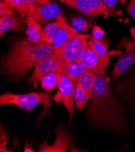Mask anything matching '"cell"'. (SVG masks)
Returning <instances> with one entry per match:
<instances>
[{
    "label": "cell",
    "instance_id": "cell-1",
    "mask_svg": "<svg viewBox=\"0 0 135 152\" xmlns=\"http://www.w3.org/2000/svg\"><path fill=\"white\" fill-rule=\"evenodd\" d=\"M85 112L88 121L96 127L119 133L126 132L124 109L113 94L106 75H96Z\"/></svg>",
    "mask_w": 135,
    "mask_h": 152
},
{
    "label": "cell",
    "instance_id": "cell-2",
    "mask_svg": "<svg viewBox=\"0 0 135 152\" xmlns=\"http://www.w3.org/2000/svg\"><path fill=\"white\" fill-rule=\"evenodd\" d=\"M54 52L53 45L42 41L32 43L28 39L17 40L3 60V73L11 80H20L41 60Z\"/></svg>",
    "mask_w": 135,
    "mask_h": 152
},
{
    "label": "cell",
    "instance_id": "cell-3",
    "mask_svg": "<svg viewBox=\"0 0 135 152\" xmlns=\"http://www.w3.org/2000/svg\"><path fill=\"white\" fill-rule=\"evenodd\" d=\"M42 104L45 109L50 104V95L47 92H31L28 94H14L6 92L0 97V105H15L31 112L37 105Z\"/></svg>",
    "mask_w": 135,
    "mask_h": 152
},
{
    "label": "cell",
    "instance_id": "cell-4",
    "mask_svg": "<svg viewBox=\"0 0 135 152\" xmlns=\"http://www.w3.org/2000/svg\"><path fill=\"white\" fill-rule=\"evenodd\" d=\"M67 63L61 51L55 50L53 54L44 58L36 64L27 83L36 87L38 81H41L45 75L53 72L62 73Z\"/></svg>",
    "mask_w": 135,
    "mask_h": 152
},
{
    "label": "cell",
    "instance_id": "cell-5",
    "mask_svg": "<svg viewBox=\"0 0 135 152\" xmlns=\"http://www.w3.org/2000/svg\"><path fill=\"white\" fill-rule=\"evenodd\" d=\"M91 36L78 34L72 37L64 45L61 51L67 64L80 62L81 53L87 45V42Z\"/></svg>",
    "mask_w": 135,
    "mask_h": 152
},
{
    "label": "cell",
    "instance_id": "cell-6",
    "mask_svg": "<svg viewBox=\"0 0 135 152\" xmlns=\"http://www.w3.org/2000/svg\"><path fill=\"white\" fill-rule=\"evenodd\" d=\"M77 84L66 75L60 73L58 83L59 98L69 113L70 120L74 115V93Z\"/></svg>",
    "mask_w": 135,
    "mask_h": 152
},
{
    "label": "cell",
    "instance_id": "cell-7",
    "mask_svg": "<svg viewBox=\"0 0 135 152\" xmlns=\"http://www.w3.org/2000/svg\"><path fill=\"white\" fill-rule=\"evenodd\" d=\"M29 10L27 17H32L41 23H46L52 19H56L61 14V9L55 3H50L38 6L28 3Z\"/></svg>",
    "mask_w": 135,
    "mask_h": 152
},
{
    "label": "cell",
    "instance_id": "cell-8",
    "mask_svg": "<svg viewBox=\"0 0 135 152\" xmlns=\"http://www.w3.org/2000/svg\"><path fill=\"white\" fill-rule=\"evenodd\" d=\"M80 62L88 70L96 75H106L110 59H104L100 58L87 45L81 53Z\"/></svg>",
    "mask_w": 135,
    "mask_h": 152
},
{
    "label": "cell",
    "instance_id": "cell-9",
    "mask_svg": "<svg viewBox=\"0 0 135 152\" xmlns=\"http://www.w3.org/2000/svg\"><path fill=\"white\" fill-rule=\"evenodd\" d=\"M56 139L52 145L44 141L40 145L39 152H66L70 144L72 134L63 127H60L55 130Z\"/></svg>",
    "mask_w": 135,
    "mask_h": 152
},
{
    "label": "cell",
    "instance_id": "cell-10",
    "mask_svg": "<svg viewBox=\"0 0 135 152\" xmlns=\"http://www.w3.org/2000/svg\"><path fill=\"white\" fill-rule=\"evenodd\" d=\"M56 20L59 23V26L52 45L55 50H59L72 37L78 35V32L67 23L63 14H60Z\"/></svg>",
    "mask_w": 135,
    "mask_h": 152
},
{
    "label": "cell",
    "instance_id": "cell-11",
    "mask_svg": "<svg viewBox=\"0 0 135 152\" xmlns=\"http://www.w3.org/2000/svg\"><path fill=\"white\" fill-rule=\"evenodd\" d=\"M133 64H135V50L123 55L119 58L112 72L113 80H116L119 78Z\"/></svg>",
    "mask_w": 135,
    "mask_h": 152
},
{
    "label": "cell",
    "instance_id": "cell-12",
    "mask_svg": "<svg viewBox=\"0 0 135 152\" xmlns=\"http://www.w3.org/2000/svg\"><path fill=\"white\" fill-rule=\"evenodd\" d=\"M26 23L27 28L26 34L28 41L32 43L41 42L43 30L39 23L30 17H27Z\"/></svg>",
    "mask_w": 135,
    "mask_h": 152
},
{
    "label": "cell",
    "instance_id": "cell-13",
    "mask_svg": "<svg viewBox=\"0 0 135 152\" xmlns=\"http://www.w3.org/2000/svg\"><path fill=\"white\" fill-rule=\"evenodd\" d=\"M22 18L17 16L3 17L0 18V36L3 37L4 34L9 30L19 31L22 28Z\"/></svg>",
    "mask_w": 135,
    "mask_h": 152
},
{
    "label": "cell",
    "instance_id": "cell-14",
    "mask_svg": "<svg viewBox=\"0 0 135 152\" xmlns=\"http://www.w3.org/2000/svg\"><path fill=\"white\" fill-rule=\"evenodd\" d=\"M96 75V73L88 70L81 76L78 81V85L87 94L90 99L92 97Z\"/></svg>",
    "mask_w": 135,
    "mask_h": 152
},
{
    "label": "cell",
    "instance_id": "cell-15",
    "mask_svg": "<svg viewBox=\"0 0 135 152\" xmlns=\"http://www.w3.org/2000/svg\"><path fill=\"white\" fill-rule=\"evenodd\" d=\"M88 69L80 62H73L67 63L63 73L72 80L73 82L78 83L79 78L87 72Z\"/></svg>",
    "mask_w": 135,
    "mask_h": 152
},
{
    "label": "cell",
    "instance_id": "cell-16",
    "mask_svg": "<svg viewBox=\"0 0 135 152\" xmlns=\"http://www.w3.org/2000/svg\"><path fill=\"white\" fill-rule=\"evenodd\" d=\"M87 46L100 58L104 59H110L107 45L101 39L90 37L87 42Z\"/></svg>",
    "mask_w": 135,
    "mask_h": 152
},
{
    "label": "cell",
    "instance_id": "cell-17",
    "mask_svg": "<svg viewBox=\"0 0 135 152\" xmlns=\"http://www.w3.org/2000/svg\"><path fill=\"white\" fill-rule=\"evenodd\" d=\"M60 73L53 72L45 75L40 81L41 87L47 92L58 87Z\"/></svg>",
    "mask_w": 135,
    "mask_h": 152
},
{
    "label": "cell",
    "instance_id": "cell-18",
    "mask_svg": "<svg viewBox=\"0 0 135 152\" xmlns=\"http://www.w3.org/2000/svg\"><path fill=\"white\" fill-rule=\"evenodd\" d=\"M64 4L75 9L85 15H94L92 9L89 6L87 0H60Z\"/></svg>",
    "mask_w": 135,
    "mask_h": 152
},
{
    "label": "cell",
    "instance_id": "cell-19",
    "mask_svg": "<svg viewBox=\"0 0 135 152\" xmlns=\"http://www.w3.org/2000/svg\"><path fill=\"white\" fill-rule=\"evenodd\" d=\"M58 26L59 23L58 21L46 25V26L44 27L43 30L41 41L50 45L52 44L55 35L58 29Z\"/></svg>",
    "mask_w": 135,
    "mask_h": 152
},
{
    "label": "cell",
    "instance_id": "cell-20",
    "mask_svg": "<svg viewBox=\"0 0 135 152\" xmlns=\"http://www.w3.org/2000/svg\"><path fill=\"white\" fill-rule=\"evenodd\" d=\"M7 4L20 14L21 18L27 16L29 6L26 0H5Z\"/></svg>",
    "mask_w": 135,
    "mask_h": 152
},
{
    "label": "cell",
    "instance_id": "cell-21",
    "mask_svg": "<svg viewBox=\"0 0 135 152\" xmlns=\"http://www.w3.org/2000/svg\"><path fill=\"white\" fill-rule=\"evenodd\" d=\"M88 99L90 98L87 94L77 84L74 93V101L75 102L77 109L79 110H83Z\"/></svg>",
    "mask_w": 135,
    "mask_h": 152
},
{
    "label": "cell",
    "instance_id": "cell-22",
    "mask_svg": "<svg viewBox=\"0 0 135 152\" xmlns=\"http://www.w3.org/2000/svg\"><path fill=\"white\" fill-rule=\"evenodd\" d=\"M71 27L77 32H83L88 27V22L81 17H74L70 21Z\"/></svg>",
    "mask_w": 135,
    "mask_h": 152
},
{
    "label": "cell",
    "instance_id": "cell-23",
    "mask_svg": "<svg viewBox=\"0 0 135 152\" xmlns=\"http://www.w3.org/2000/svg\"><path fill=\"white\" fill-rule=\"evenodd\" d=\"M89 6L93 10V14H101L106 10L107 6L102 0H87Z\"/></svg>",
    "mask_w": 135,
    "mask_h": 152
},
{
    "label": "cell",
    "instance_id": "cell-24",
    "mask_svg": "<svg viewBox=\"0 0 135 152\" xmlns=\"http://www.w3.org/2000/svg\"><path fill=\"white\" fill-rule=\"evenodd\" d=\"M0 16L1 17L16 16V13L7 4L5 0H1L0 1Z\"/></svg>",
    "mask_w": 135,
    "mask_h": 152
},
{
    "label": "cell",
    "instance_id": "cell-25",
    "mask_svg": "<svg viewBox=\"0 0 135 152\" xmlns=\"http://www.w3.org/2000/svg\"><path fill=\"white\" fill-rule=\"evenodd\" d=\"M92 37L97 39H101L104 36L105 32L100 27L98 26H95L92 29Z\"/></svg>",
    "mask_w": 135,
    "mask_h": 152
},
{
    "label": "cell",
    "instance_id": "cell-26",
    "mask_svg": "<svg viewBox=\"0 0 135 152\" xmlns=\"http://www.w3.org/2000/svg\"><path fill=\"white\" fill-rule=\"evenodd\" d=\"M6 134L4 131L2 130L1 127V143H0V151L3 152V151H9L6 148Z\"/></svg>",
    "mask_w": 135,
    "mask_h": 152
},
{
    "label": "cell",
    "instance_id": "cell-27",
    "mask_svg": "<svg viewBox=\"0 0 135 152\" xmlns=\"http://www.w3.org/2000/svg\"><path fill=\"white\" fill-rule=\"evenodd\" d=\"M127 11L130 14L131 17L135 20V0H130V2L127 7Z\"/></svg>",
    "mask_w": 135,
    "mask_h": 152
},
{
    "label": "cell",
    "instance_id": "cell-28",
    "mask_svg": "<svg viewBox=\"0 0 135 152\" xmlns=\"http://www.w3.org/2000/svg\"><path fill=\"white\" fill-rule=\"evenodd\" d=\"M26 1L28 3H34L35 4H50V0H26Z\"/></svg>",
    "mask_w": 135,
    "mask_h": 152
},
{
    "label": "cell",
    "instance_id": "cell-29",
    "mask_svg": "<svg viewBox=\"0 0 135 152\" xmlns=\"http://www.w3.org/2000/svg\"><path fill=\"white\" fill-rule=\"evenodd\" d=\"M102 1L109 8L113 7L117 3V0H102Z\"/></svg>",
    "mask_w": 135,
    "mask_h": 152
},
{
    "label": "cell",
    "instance_id": "cell-30",
    "mask_svg": "<svg viewBox=\"0 0 135 152\" xmlns=\"http://www.w3.org/2000/svg\"><path fill=\"white\" fill-rule=\"evenodd\" d=\"M130 33L131 34V36L134 39V46H135V27L131 28L130 29Z\"/></svg>",
    "mask_w": 135,
    "mask_h": 152
},
{
    "label": "cell",
    "instance_id": "cell-31",
    "mask_svg": "<svg viewBox=\"0 0 135 152\" xmlns=\"http://www.w3.org/2000/svg\"><path fill=\"white\" fill-rule=\"evenodd\" d=\"M119 1H121V3L122 4H125V3L127 2V0H119Z\"/></svg>",
    "mask_w": 135,
    "mask_h": 152
}]
</instances>
